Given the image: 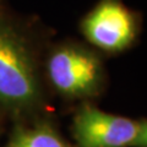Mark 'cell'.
Wrapping results in <instances>:
<instances>
[{"label":"cell","instance_id":"cell-2","mask_svg":"<svg viewBox=\"0 0 147 147\" xmlns=\"http://www.w3.org/2000/svg\"><path fill=\"white\" fill-rule=\"evenodd\" d=\"M45 76L64 98L79 99L96 94L103 81V67L92 50L76 43H63L49 52Z\"/></svg>","mask_w":147,"mask_h":147},{"label":"cell","instance_id":"cell-3","mask_svg":"<svg viewBox=\"0 0 147 147\" xmlns=\"http://www.w3.org/2000/svg\"><path fill=\"white\" fill-rule=\"evenodd\" d=\"M81 32L94 47L115 53L134 42L137 22L134 13L119 0H102L84 17Z\"/></svg>","mask_w":147,"mask_h":147},{"label":"cell","instance_id":"cell-6","mask_svg":"<svg viewBox=\"0 0 147 147\" xmlns=\"http://www.w3.org/2000/svg\"><path fill=\"white\" fill-rule=\"evenodd\" d=\"M131 147H147V120L139 121V130Z\"/></svg>","mask_w":147,"mask_h":147},{"label":"cell","instance_id":"cell-5","mask_svg":"<svg viewBox=\"0 0 147 147\" xmlns=\"http://www.w3.org/2000/svg\"><path fill=\"white\" fill-rule=\"evenodd\" d=\"M5 147H70L52 124L37 121L15 127Z\"/></svg>","mask_w":147,"mask_h":147},{"label":"cell","instance_id":"cell-1","mask_svg":"<svg viewBox=\"0 0 147 147\" xmlns=\"http://www.w3.org/2000/svg\"><path fill=\"white\" fill-rule=\"evenodd\" d=\"M43 102L36 47L5 0H0V117H22Z\"/></svg>","mask_w":147,"mask_h":147},{"label":"cell","instance_id":"cell-4","mask_svg":"<svg viewBox=\"0 0 147 147\" xmlns=\"http://www.w3.org/2000/svg\"><path fill=\"white\" fill-rule=\"evenodd\" d=\"M139 121L109 114L90 104L77 110L72 120V135L77 147H131Z\"/></svg>","mask_w":147,"mask_h":147}]
</instances>
